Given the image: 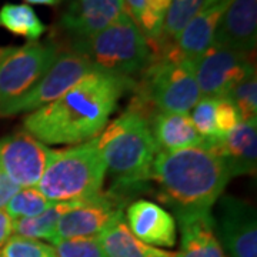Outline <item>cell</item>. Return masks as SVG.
I'll use <instances>...</instances> for the list:
<instances>
[{
  "label": "cell",
  "mask_w": 257,
  "mask_h": 257,
  "mask_svg": "<svg viewBox=\"0 0 257 257\" xmlns=\"http://www.w3.org/2000/svg\"><path fill=\"white\" fill-rule=\"evenodd\" d=\"M135 79L94 70L55 101L30 113L25 130L45 145H82L97 138Z\"/></svg>",
  "instance_id": "6da1fadb"
},
{
  "label": "cell",
  "mask_w": 257,
  "mask_h": 257,
  "mask_svg": "<svg viewBox=\"0 0 257 257\" xmlns=\"http://www.w3.org/2000/svg\"><path fill=\"white\" fill-rule=\"evenodd\" d=\"M231 179L220 157L209 147L160 150L150 169L159 186L157 200L179 213L209 211Z\"/></svg>",
  "instance_id": "7a4b0ae2"
},
{
  "label": "cell",
  "mask_w": 257,
  "mask_h": 257,
  "mask_svg": "<svg viewBox=\"0 0 257 257\" xmlns=\"http://www.w3.org/2000/svg\"><path fill=\"white\" fill-rule=\"evenodd\" d=\"M106 170L114 179L110 192L124 203L130 190H139L150 180V169L160 152L150 130V121L127 107L96 138Z\"/></svg>",
  "instance_id": "3957f363"
},
{
  "label": "cell",
  "mask_w": 257,
  "mask_h": 257,
  "mask_svg": "<svg viewBox=\"0 0 257 257\" xmlns=\"http://www.w3.org/2000/svg\"><path fill=\"white\" fill-rule=\"evenodd\" d=\"M127 107L142 113L149 121L157 113L189 114L202 99L193 64L179 59L157 57L133 84Z\"/></svg>",
  "instance_id": "277c9868"
},
{
  "label": "cell",
  "mask_w": 257,
  "mask_h": 257,
  "mask_svg": "<svg viewBox=\"0 0 257 257\" xmlns=\"http://www.w3.org/2000/svg\"><path fill=\"white\" fill-rule=\"evenodd\" d=\"M106 165L96 138L69 149L52 150L37 189L50 202H82L103 190Z\"/></svg>",
  "instance_id": "5b68a950"
},
{
  "label": "cell",
  "mask_w": 257,
  "mask_h": 257,
  "mask_svg": "<svg viewBox=\"0 0 257 257\" xmlns=\"http://www.w3.org/2000/svg\"><path fill=\"white\" fill-rule=\"evenodd\" d=\"M73 50L97 70L127 79L143 73L153 60L146 37L126 13L90 39L73 42Z\"/></svg>",
  "instance_id": "8992f818"
},
{
  "label": "cell",
  "mask_w": 257,
  "mask_h": 257,
  "mask_svg": "<svg viewBox=\"0 0 257 257\" xmlns=\"http://www.w3.org/2000/svg\"><path fill=\"white\" fill-rule=\"evenodd\" d=\"M57 56L59 47L52 42H30L0 50V109L29 92Z\"/></svg>",
  "instance_id": "52a82bcc"
},
{
  "label": "cell",
  "mask_w": 257,
  "mask_h": 257,
  "mask_svg": "<svg viewBox=\"0 0 257 257\" xmlns=\"http://www.w3.org/2000/svg\"><path fill=\"white\" fill-rule=\"evenodd\" d=\"M94 70L97 69L86 56L74 50L59 53L55 63L52 64L46 74L29 92L3 106L0 109V116H12L22 111L37 110L63 96L83 77Z\"/></svg>",
  "instance_id": "ba28073f"
},
{
  "label": "cell",
  "mask_w": 257,
  "mask_h": 257,
  "mask_svg": "<svg viewBox=\"0 0 257 257\" xmlns=\"http://www.w3.org/2000/svg\"><path fill=\"white\" fill-rule=\"evenodd\" d=\"M202 97H227L240 82L256 73L250 55L211 46L193 64Z\"/></svg>",
  "instance_id": "9c48e42d"
},
{
  "label": "cell",
  "mask_w": 257,
  "mask_h": 257,
  "mask_svg": "<svg viewBox=\"0 0 257 257\" xmlns=\"http://www.w3.org/2000/svg\"><path fill=\"white\" fill-rule=\"evenodd\" d=\"M123 206L124 203L116 196L103 192L92 199L76 202L57 221L53 243L66 239L99 237L114 221L124 216Z\"/></svg>",
  "instance_id": "30bf717a"
},
{
  "label": "cell",
  "mask_w": 257,
  "mask_h": 257,
  "mask_svg": "<svg viewBox=\"0 0 257 257\" xmlns=\"http://www.w3.org/2000/svg\"><path fill=\"white\" fill-rule=\"evenodd\" d=\"M52 150L25 128L0 140V169L20 187H36Z\"/></svg>",
  "instance_id": "8fae6325"
},
{
  "label": "cell",
  "mask_w": 257,
  "mask_h": 257,
  "mask_svg": "<svg viewBox=\"0 0 257 257\" xmlns=\"http://www.w3.org/2000/svg\"><path fill=\"white\" fill-rule=\"evenodd\" d=\"M219 241L230 257H257L256 211L233 196L219 197Z\"/></svg>",
  "instance_id": "7c38bea8"
},
{
  "label": "cell",
  "mask_w": 257,
  "mask_h": 257,
  "mask_svg": "<svg viewBox=\"0 0 257 257\" xmlns=\"http://www.w3.org/2000/svg\"><path fill=\"white\" fill-rule=\"evenodd\" d=\"M230 0L207 5L187 23L173 45L167 46L159 57L179 59L194 64L213 45L216 29Z\"/></svg>",
  "instance_id": "4fadbf2b"
},
{
  "label": "cell",
  "mask_w": 257,
  "mask_h": 257,
  "mask_svg": "<svg viewBox=\"0 0 257 257\" xmlns=\"http://www.w3.org/2000/svg\"><path fill=\"white\" fill-rule=\"evenodd\" d=\"M123 13V0H67L60 26L79 42L109 28Z\"/></svg>",
  "instance_id": "5bb4252c"
},
{
  "label": "cell",
  "mask_w": 257,
  "mask_h": 257,
  "mask_svg": "<svg viewBox=\"0 0 257 257\" xmlns=\"http://www.w3.org/2000/svg\"><path fill=\"white\" fill-rule=\"evenodd\" d=\"M257 40V0H230L216 29L213 45L251 55Z\"/></svg>",
  "instance_id": "9a60e30c"
},
{
  "label": "cell",
  "mask_w": 257,
  "mask_h": 257,
  "mask_svg": "<svg viewBox=\"0 0 257 257\" xmlns=\"http://www.w3.org/2000/svg\"><path fill=\"white\" fill-rule=\"evenodd\" d=\"M223 160L230 177L253 175L257 166V117L240 121L221 139L203 143Z\"/></svg>",
  "instance_id": "2e32d148"
},
{
  "label": "cell",
  "mask_w": 257,
  "mask_h": 257,
  "mask_svg": "<svg viewBox=\"0 0 257 257\" xmlns=\"http://www.w3.org/2000/svg\"><path fill=\"white\" fill-rule=\"evenodd\" d=\"M127 227L140 241L153 247H173L176 243L175 217L149 200L133 202L127 207Z\"/></svg>",
  "instance_id": "e0dca14e"
},
{
  "label": "cell",
  "mask_w": 257,
  "mask_h": 257,
  "mask_svg": "<svg viewBox=\"0 0 257 257\" xmlns=\"http://www.w3.org/2000/svg\"><path fill=\"white\" fill-rule=\"evenodd\" d=\"M176 217L182 231V244L176 257H226L211 210L179 213Z\"/></svg>",
  "instance_id": "ac0fdd59"
},
{
  "label": "cell",
  "mask_w": 257,
  "mask_h": 257,
  "mask_svg": "<svg viewBox=\"0 0 257 257\" xmlns=\"http://www.w3.org/2000/svg\"><path fill=\"white\" fill-rule=\"evenodd\" d=\"M150 130L160 150H180L204 143L189 114L157 113L150 121Z\"/></svg>",
  "instance_id": "d6986e66"
},
{
  "label": "cell",
  "mask_w": 257,
  "mask_h": 257,
  "mask_svg": "<svg viewBox=\"0 0 257 257\" xmlns=\"http://www.w3.org/2000/svg\"><path fill=\"white\" fill-rule=\"evenodd\" d=\"M99 240L107 257H176V253L149 246L136 239L128 230L124 216L104 230Z\"/></svg>",
  "instance_id": "ffe728a7"
},
{
  "label": "cell",
  "mask_w": 257,
  "mask_h": 257,
  "mask_svg": "<svg viewBox=\"0 0 257 257\" xmlns=\"http://www.w3.org/2000/svg\"><path fill=\"white\" fill-rule=\"evenodd\" d=\"M170 0H123L124 13L133 20L149 46L160 39Z\"/></svg>",
  "instance_id": "44dd1931"
},
{
  "label": "cell",
  "mask_w": 257,
  "mask_h": 257,
  "mask_svg": "<svg viewBox=\"0 0 257 257\" xmlns=\"http://www.w3.org/2000/svg\"><path fill=\"white\" fill-rule=\"evenodd\" d=\"M207 5H210V0H170L160 39L150 46L152 55L155 56L165 46L173 45L187 23Z\"/></svg>",
  "instance_id": "7402d4cb"
},
{
  "label": "cell",
  "mask_w": 257,
  "mask_h": 257,
  "mask_svg": "<svg viewBox=\"0 0 257 257\" xmlns=\"http://www.w3.org/2000/svg\"><path fill=\"white\" fill-rule=\"evenodd\" d=\"M76 202L53 203L46 211L35 217H25L13 220V233L26 239H45L53 243L56 237V226L59 219L69 211Z\"/></svg>",
  "instance_id": "603a6c76"
},
{
  "label": "cell",
  "mask_w": 257,
  "mask_h": 257,
  "mask_svg": "<svg viewBox=\"0 0 257 257\" xmlns=\"http://www.w3.org/2000/svg\"><path fill=\"white\" fill-rule=\"evenodd\" d=\"M0 28L8 29L13 35L23 36L36 42L46 32V26L36 12L29 5L6 3L0 9Z\"/></svg>",
  "instance_id": "cb8c5ba5"
},
{
  "label": "cell",
  "mask_w": 257,
  "mask_h": 257,
  "mask_svg": "<svg viewBox=\"0 0 257 257\" xmlns=\"http://www.w3.org/2000/svg\"><path fill=\"white\" fill-rule=\"evenodd\" d=\"M53 202L46 199L36 187H22L8 203L6 213L13 220L35 217L46 211Z\"/></svg>",
  "instance_id": "d4e9b609"
},
{
  "label": "cell",
  "mask_w": 257,
  "mask_h": 257,
  "mask_svg": "<svg viewBox=\"0 0 257 257\" xmlns=\"http://www.w3.org/2000/svg\"><path fill=\"white\" fill-rule=\"evenodd\" d=\"M237 109L241 121L257 117V79L256 73L250 74L243 82H240L227 97Z\"/></svg>",
  "instance_id": "484cf974"
},
{
  "label": "cell",
  "mask_w": 257,
  "mask_h": 257,
  "mask_svg": "<svg viewBox=\"0 0 257 257\" xmlns=\"http://www.w3.org/2000/svg\"><path fill=\"white\" fill-rule=\"evenodd\" d=\"M217 97H202L192 109V119L197 133L203 140H216L217 139Z\"/></svg>",
  "instance_id": "4316f807"
},
{
  "label": "cell",
  "mask_w": 257,
  "mask_h": 257,
  "mask_svg": "<svg viewBox=\"0 0 257 257\" xmlns=\"http://www.w3.org/2000/svg\"><path fill=\"white\" fill-rule=\"evenodd\" d=\"M0 257H57L53 246L45 244L35 239L12 236L3 248Z\"/></svg>",
  "instance_id": "83f0119b"
},
{
  "label": "cell",
  "mask_w": 257,
  "mask_h": 257,
  "mask_svg": "<svg viewBox=\"0 0 257 257\" xmlns=\"http://www.w3.org/2000/svg\"><path fill=\"white\" fill-rule=\"evenodd\" d=\"M53 248L57 257H107L99 237L59 240Z\"/></svg>",
  "instance_id": "f1b7e54d"
},
{
  "label": "cell",
  "mask_w": 257,
  "mask_h": 257,
  "mask_svg": "<svg viewBox=\"0 0 257 257\" xmlns=\"http://www.w3.org/2000/svg\"><path fill=\"white\" fill-rule=\"evenodd\" d=\"M240 121L241 119L239 111L233 106V103L226 97H217V113H216L217 139L224 138Z\"/></svg>",
  "instance_id": "f546056e"
},
{
  "label": "cell",
  "mask_w": 257,
  "mask_h": 257,
  "mask_svg": "<svg viewBox=\"0 0 257 257\" xmlns=\"http://www.w3.org/2000/svg\"><path fill=\"white\" fill-rule=\"evenodd\" d=\"M22 187L16 184L9 176L6 175L2 169H0V210L6 209L8 203L10 199L20 190Z\"/></svg>",
  "instance_id": "4dcf8cb0"
},
{
  "label": "cell",
  "mask_w": 257,
  "mask_h": 257,
  "mask_svg": "<svg viewBox=\"0 0 257 257\" xmlns=\"http://www.w3.org/2000/svg\"><path fill=\"white\" fill-rule=\"evenodd\" d=\"M12 236H13V219L6 213V210H0V250Z\"/></svg>",
  "instance_id": "1f68e13d"
},
{
  "label": "cell",
  "mask_w": 257,
  "mask_h": 257,
  "mask_svg": "<svg viewBox=\"0 0 257 257\" xmlns=\"http://www.w3.org/2000/svg\"><path fill=\"white\" fill-rule=\"evenodd\" d=\"M32 5H45V6H56L60 3V0H26Z\"/></svg>",
  "instance_id": "d6a6232c"
},
{
  "label": "cell",
  "mask_w": 257,
  "mask_h": 257,
  "mask_svg": "<svg viewBox=\"0 0 257 257\" xmlns=\"http://www.w3.org/2000/svg\"><path fill=\"white\" fill-rule=\"evenodd\" d=\"M214 2H219V0H210V3H214Z\"/></svg>",
  "instance_id": "836d02e7"
}]
</instances>
